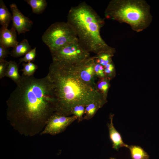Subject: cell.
Wrapping results in <instances>:
<instances>
[{
	"mask_svg": "<svg viewBox=\"0 0 159 159\" xmlns=\"http://www.w3.org/2000/svg\"><path fill=\"white\" fill-rule=\"evenodd\" d=\"M16 85L6 101L8 120L22 135L31 136L41 133L55 112L52 83L47 75L37 78L22 74Z\"/></svg>",
	"mask_w": 159,
	"mask_h": 159,
	"instance_id": "6da1fadb",
	"label": "cell"
},
{
	"mask_svg": "<svg viewBox=\"0 0 159 159\" xmlns=\"http://www.w3.org/2000/svg\"><path fill=\"white\" fill-rule=\"evenodd\" d=\"M54 87L56 100L55 112L68 116L78 105L85 106L95 102L105 103L96 88L85 83L76 70L75 64L53 61L47 75Z\"/></svg>",
	"mask_w": 159,
	"mask_h": 159,
	"instance_id": "7a4b0ae2",
	"label": "cell"
},
{
	"mask_svg": "<svg viewBox=\"0 0 159 159\" xmlns=\"http://www.w3.org/2000/svg\"><path fill=\"white\" fill-rule=\"evenodd\" d=\"M67 22L73 28L79 42L87 51L96 54L102 52L113 54L114 49L108 46L100 35L104 20L85 2L71 8Z\"/></svg>",
	"mask_w": 159,
	"mask_h": 159,
	"instance_id": "3957f363",
	"label": "cell"
},
{
	"mask_svg": "<svg viewBox=\"0 0 159 159\" xmlns=\"http://www.w3.org/2000/svg\"><path fill=\"white\" fill-rule=\"evenodd\" d=\"M105 15L108 19L128 24L137 32L147 28L152 20L149 6L142 0H112L105 10Z\"/></svg>",
	"mask_w": 159,
	"mask_h": 159,
	"instance_id": "277c9868",
	"label": "cell"
},
{
	"mask_svg": "<svg viewBox=\"0 0 159 159\" xmlns=\"http://www.w3.org/2000/svg\"><path fill=\"white\" fill-rule=\"evenodd\" d=\"M42 39L50 52L78 39L75 31L67 22L53 23L44 32Z\"/></svg>",
	"mask_w": 159,
	"mask_h": 159,
	"instance_id": "5b68a950",
	"label": "cell"
},
{
	"mask_svg": "<svg viewBox=\"0 0 159 159\" xmlns=\"http://www.w3.org/2000/svg\"><path fill=\"white\" fill-rule=\"evenodd\" d=\"M53 61L77 64L90 57V52L81 45L78 39L50 52Z\"/></svg>",
	"mask_w": 159,
	"mask_h": 159,
	"instance_id": "8992f818",
	"label": "cell"
},
{
	"mask_svg": "<svg viewBox=\"0 0 159 159\" xmlns=\"http://www.w3.org/2000/svg\"><path fill=\"white\" fill-rule=\"evenodd\" d=\"M77 120L74 115L65 116L54 112L48 119L41 135H55L64 131L73 122Z\"/></svg>",
	"mask_w": 159,
	"mask_h": 159,
	"instance_id": "52a82bcc",
	"label": "cell"
},
{
	"mask_svg": "<svg viewBox=\"0 0 159 159\" xmlns=\"http://www.w3.org/2000/svg\"><path fill=\"white\" fill-rule=\"evenodd\" d=\"M75 65L76 70L82 80L87 85L96 88L95 81L97 77L95 71L94 57H90L80 63Z\"/></svg>",
	"mask_w": 159,
	"mask_h": 159,
	"instance_id": "ba28073f",
	"label": "cell"
},
{
	"mask_svg": "<svg viewBox=\"0 0 159 159\" xmlns=\"http://www.w3.org/2000/svg\"><path fill=\"white\" fill-rule=\"evenodd\" d=\"M10 7L12 14V27L15 29L18 34L29 31L33 24L32 21L23 14L16 4H11Z\"/></svg>",
	"mask_w": 159,
	"mask_h": 159,
	"instance_id": "9c48e42d",
	"label": "cell"
},
{
	"mask_svg": "<svg viewBox=\"0 0 159 159\" xmlns=\"http://www.w3.org/2000/svg\"><path fill=\"white\" fill-rule=\"evenodd\" d=\"M16 32L13 27L8 29L1 27L0 29V44L8 49L16 46L19 44L17 40Z\"/></svg>",
	"mask_w": 159,
	"mask_h": 159,
	"instance_id": "30bf717a",
	"label": "cell"
},
{
	"mask_svg": "<svg viewBox=\"0 0 159 159\" xmlns=\"http://www.w3.org/2000/svg\"><path fill=\"white\" fill-rule=\"evenodd\" d=\"M113 115H111L110 117V122L108 123L110 139L112 143V148L116 150L122 147L127 148L128 145L125 144L123 141L120 133L115 127L113 122Z\"/></svg>",
	"mask_w": 159,
	"mask_h": 159,
	"instance_id": "8fae6325",
	"label": "cell"
},
{
	"mask_svg": "<svg viewBox=\"0 0 159 159\" xmlns=\"http://www.w3.org/2000/svg\"><path fill=\"white\" fill-rule=\"evenodd\" d=\"M28 40L24 39L12 50L10 54L13 57L17 58L24 55L31 49Z\"/></svg>",
	"mask_w": 159,
	"mask_h": 159,
	"instance_id": "7c38bea8",
	"label": "cell"
},
{
	"mask_svg": "<svg viewBox=\"0 0 159 159\" xmlns=\"http://www.w3.org/2000/svg\"><path fill=\"white\" fill-rule=\"evenodd\" d=\"M5 76L11 79L16 84L20 80L21 76L19 72V65L15 61L8 62Z\"/></svg>",
	"mask_w": 159,
	"mask_h": 159,
	"instance_id": "4fadbf2b",
	"label": "cell"
},
{
	"mask_svg": "<svg viewBox=\"0 0 159 159\" xmlns=\"http://www.w3.org/2000/svg\"><path fill=\"white\" fill-rule=\"evenodd\" d=\"M12 16L2 0H0V24L2 27L7 28Z\"/></svg>",
	"mask_w": 159,
	"mask_h": 159,
	"instance_id": "5bb4252c",
	"label": "cell"
},
{
	"mask_svg": "<svg viewBox=\"0 0 159 159\" xmlns=\"http://www.w3.org/2000/svg\"><path fill=\"white\" fill-rule=\"evenodd\" d=\"M104 103L100 102H95L87 105L85 107L83 120H89L92 118L97 111L101 107Z\"/></svg>",
	"mask_w": 159,
	"mask_h": 159,
	"instance_id": "9a60e30c",
	"label": "cell"
},
{
	"mask_svg": "<svg viewBox=\"0 0 159 159\" xmlns=\"http://www.w3.org/2000/svg\"><path fill=\"white\" fill-rule=\"evenodd\" d=\"M31 7L32 12L35 14L42 13L46 9L47 2L45 0H25Z\"/></svg>",
	"mask_w": 159,
	"mask_h": 159,
	"instance_id": "2e32d148",
	"label": "cell"
},
{
	"mask_svg": "<svg viewBox=\"0 0 159 159\" xmlns=\"http://www.w3.org/2000/svg\"><path fill=\"white\" fill-rule=\"evenodd\" d=\"M127 148L130 150L132 159H149L148 154L140 146L135 145H128Z\"/></svg>",
	"mask_w": 159,
	"mask_h": 159,
	"instance_id": "e0dca14e",
	"label": "cell"
},
{
	"mask_svg": "<svg viewBox=\"0 0 159 159\" xmlns=\"http://www.w3.org/2000/svg\"><path fill=\"white\" fill-rule=\"evenodd\" d=\"M110 87L109 80L107 77L100 79L96 83V88L99 93L105 100Z\"/></svg>",
	"mask_w": 159,
	"mask_h": 159,
	"instance_id": "ac0fdd59",
	"label": "cell"
},
{
	"mask_svg": "<svg viewBox=\"0 0 159 159\" xmlns=\"http://www.w3.org/2000/svg\"><path fill=\"white\" fill-rule=\"evenodd\" d=\"M22 64L23 68L21 71L23 72L22 74L25 76H33L38 68L37 65L32 62H28L27 63L24 62Z\"/></svg>",
	"mask_w": 159,
	"mask_h": 159,
	"instance_id": "d6986e66",
	"label": "cell"
},
{
	"mask_svg": "<svg viewBox=\"0 0 159 159\" xmlns=\"http://www.w3.org/2000/svg\"><path fill=\"white\" fill-rule=\"evenodd\" d=\"M85 106L83 105H78L75 106L72 109L71 115L75 116L79 122L83 120Z\"/></svg>",
	"mask_w": 159,
	"mask_h": 159,
	"instance_id": "ffe728a7",
	"label": "cell"
},
{
	"mask_svg": "<svg viewBox=\"0 0 159 159\" xmlns=\"http://www.w3.org/2000/svg\"><path fill=\"white\" fill-rule=\"evenodd\" d=\"M36 47L32 49L26 54L24 57L19 59V64L22 62H28L34 61L36 56Z\"/></svg>",
	"mask_w": 159,
	"mask_h": 159,
	"instance_id": "44dd1931",
	"label": "cell"
},
{
	"mask_svg": "<svg viewBox=\"0 0 159 159\" xmlns=\"http://www.w3.org/2000/svg\"><path fill=\"white\" fill-rule=\"evenodd\" d=\"M95 71L97 77L99 78V79L105 77L104 71V67L100 64L95 62Z\"/></svg>",
	"mask_w": 159,
	"mask_h": 159,
	"instance_id": "7402d4cb",
	"label": "cell"
},
{
	"mask_svg": "<svg viewBox=\"0 0 159 159\" xmlns=\"http://www.w3.org/2000/svg\"><path fill=\"white\" fill-rule=\"evenodd\" d=\"M8 62L5 59L0 60V79H1L5 76Z\"/></svg>",
	"mask_w": 159,
	"mask_h": 159,
	"instance_id": "603a6c76",
	"label": "cell"
},
{
	"mask_svg": "<svg viewBox=\"0 0 159 159\" xmlns=\"http://www.w3.org/2000/svg\"><path fill=\"white\" fill-rule=\"evenodd\" d=\"M115 70V67L112 62L110 63L104 67V71L105 76L108 77H111Z\"/></svg>",
	"mask_w": 159,
	"mask_h": 159,
	"instance_id": "cb8c5ba5",
	"label": "cell"
},
{
	"mask_svg": "<svg viewBox=\"0 0 159 159\" xmlns=\"http://www.w3.org/2000/svg\"><path fill=\"white\" fill-rule=\"evenodd\" d=\"M9 54L8 48L0 44V60L4 59Z\"/></svg>",
	"mask_w": 159,
	"mask_h": 159,
	"instance_id": "d4e9b609",
	"label": "cell"
},
{
	"mask_svg": "<svg viewBox=\"0 0 159 159\" xmlns=\"http://www.w3.org/2000/svg\"><path fill=\"white\" fill-rule=\"evenodd\" d=\"M110 159H116L114 158H111Z\"/></svg>",
	"mask_w": 159,
	"mask_h": 159,
	"instance_id": "484cf974",
	"label": "cell"
}]
</instances>
